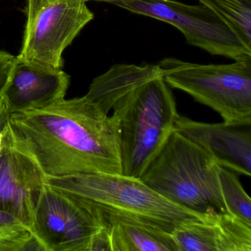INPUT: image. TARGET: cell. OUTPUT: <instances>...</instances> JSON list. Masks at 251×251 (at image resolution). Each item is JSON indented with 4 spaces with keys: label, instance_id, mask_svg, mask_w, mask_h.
Instances as JSON below:
<instances>
[{
    "label": "cell",
    "instance_id": "1",
    "mask_svg": "<svg viewBox=\"0 0 251 251\" xmlns=\"http://www.w3.org/2000/svg\"><path fill=\"white\" fill-rule=\"evenodd\" d=\"M4 139L31 157L47 178L123 174L117 123L86 96L10 114Z\"/></svg>",
    "mask_w": 251,
    "mask_h": 251
},
{
    "label": "cell",
    "instance_id": "2",
    "mask_svg": "<svg viewBox=\"0 0 251 251\" xmlns=\"http://www.w3.org/2000/svg\"><path fill=\"white\" fill-rule=\"evenodd\" d=\"M216 160L173 130L139 179L178 206L205 217L228 213Z\"/></svg>",
    "mask_w": 251,
    "mask_h": 251
},
{
    "label": "cell",
    "instance_id": "3",
    "mask_svg": "<svg viewBox=\"0 0 251 251\" xmlns=\"http://www.w3.org/2000/svg\"><path fill=\"white\" fill-rule=\"evenodd\" d=\"M123 174L140 177L174 130L179 115L163 76L139 82L113 102Z\"/></svg>",
    "mask_w": 251,
    "mask_h": 251
},
{
    "label": "cell",
    "instance_id": "4",
    "mask_svg": "<svg viewBox=\"0 0 251 251\" xmlns=\"http://www.w3.org/2000/svg\"><path fill=\"white\" fill-rule=\"evenodd\" d=\"M46 182L95 203L152 222L170 233L183 223L208 218L170 202L139 177L123 174L79 173L48 177Z\"/></svg>",
    "mask_w": 251,
    "mask_h": 251
},
{
    "label": "cell",
    "instance_id": "5",
    "mask_svg": "<svg viewBox=\"0 0 251 251\" xmlns=\"http://www.w3.org/2000/svg\"><path fill=\"white\" fill-rule=\"evenodd\" d=\"M158 66L169 86L212 108L224 123L251 124V58L202 65L167 58Z\"/></svg>",
    "mask_w": 251,
    "mask_h": 251
},
{
    "label": "cell",
    "instance_id": "6",
    "mask_svg": "<svg viewBox=\"0 0 251 251\" xmlns=\"http://www.w3.org/2000/svg\"><path fill=\"white\" fill-rule=\"evenodd\" d=\"M32 234L40 251H106L93 202L46 181L36 201Z\"/></svg>",
    "mask_w": 251,
    "mask_h": 251
},
{
    "label": "cell",
    "instance_id": "7",
    "mask_svg": "<svg viewBox=\"0 0 251 251\" xmlns=\"http://www.w3.org/2000/svg\"><path fill=\"white\" fill-rule=\"evenodd\" d=\"M86 0H27L20 59L62 69L63 53L93 20Z\"/></svg>",
    "mask_w": 251,
    "mask_h": 251
},
{
    "label": "cell",
    "instance_id": "8",
    "mask_svg": "<svg viewBox=\"0 0 251 251\" xmlns=\"http://www.w3.org/2000/svg\"><path fill=\"white\" fill-rule=\"evenodd\" d=\"M114 5L134 14L168 23L178 29L186 42L234 61L251 58L231 28L215 13L202 5H190L174 0H124Z\"/></svg>",
    "mask_w": 251,
    "mask_h": 251
},
{
    "label": "cell",
    "instance_id": "9",
    "mask_svg": "<svg viewBox=\"0 0 251 251\" xmlns=\"http://www.w3.org/2000/svg\"><path fill=\"white\" fill-rule=\"evenodd\" d=\"M46 179L31 157L4 139L0 151V211L14 216L31 233L36 201Z\"/></svg>",
    "mask_w": 251,
    "mask_h": 251
},
{
    "label": "cell",
    "instance_id": "10",
    "mask_svg": "<svg viewBox=\"0 0 251 251\" xmlns=\"http://www.w3.org/2000/svg\"><path fill=\"white\" fill-rule=\"evenodd\" d=\"M174 129L205 150L219 165L251 176V124L205 123L177 116Z\"/></svg>",
    "mask_w": 251,
    "mask_h": 251
},
{
    "label": "cell",
    "instance_id": "11",
    "mask_svg": "<svg viewBox=\"0 0 251 251\" xmlns=\"http://www.w3.org/2000/svg\"><path fill=\"white\" fill-rule=\"evenodd\" d=\"M70 76L62 69L17 58L4 92L8 114L38 109L65 98Z\"/></svg>",
    "mask_w": 251,
    "mask_h": 251
},
{
    "label": "cell",
    "instance_id": "12",
    "mask_svg": "<svg viewBox=\"0 0 251 251\" xmlns=\"http://www.w3.org/2000/svg\"><path fill=\"white\" fill-rule=\"evenodd\" d=\"M92 202L106 251H178L172 233L158 225Z\"/></svg>",
    "mask_w": 251,
    "mask_h": 251
},
{
    "label": "cell",
    "instance_id": "13",
    "mask_svg": "<svg viewBox=\"0 0 251 251\" xmlns=\"http://www.w3.org/2000/svg\"><path fill=\"white\" fill-rule=\"evenodd\" d=\"M172 234L178 251H251V227L228 213L183 223Z\"/></svg>",
    "mask_w": 251,
    "mask_h": 251
},
{
    "label": "cell",
    "instance_id": "14",
    "mask_svg": "<svg viewBox=\"0 0 251 251\" xmlns=\"http://www.w3.org/2000/svg\"><path fill=\"white\" fill-rule=\"evenodd\" d=\"M223 20L251 50V0H198Z\"/></svg>",
    "mask_w": 251,
    "mask_h": 251
},
{
    "label": "cell",
    "instance_id": "15",
    "mask_svg": "<svg viewBox=\"0 0 251 251\" xmlns=\"http://www.w3.org/2000/svg\"><path fill=\"white\" fill-rule=\"evenodd\" d=\"M218 176L229 214L251 227V200L244 190L236 173L220 165Z\"/></svg>",
    "mask_w": 251,
    "mask_h": 251
},
{
    "label": "cell",
    "instance_id": "16",
    "mask_svg": "<svg viewBox=\"0 0 251 251\" xmlns=\"http://www.w3.org/2000/svg\"><path fill=\"white\" fill-rule=\"evenodd\" d=\"M40 251L31 232L18 219L0 211V251Z\"/></svg>",
    "mask_w": 251,
    "mask_h": 251
},
{
    "label": "cell",
    "instance_id": "17",
    "mask_svg": "<svg viewBox=\"0 0 251 251\" xmlns=\"http://www.w3.org/2000/svg\"><path fill=\"white\" fill-rule=\"evenodd\" d=\"M17 61V56L0 50V95H3L9 83Z\"/></svg>",
    "mask_w": 251,
    "mask_h": 251
},
{
    "label": "cell",
    "instance_id": "18",
    "mask_svg": "<svg viewBox=\"0 0 251 251\" xmlns=\"http://www.w3.org/2000/svg\"><path fill=\"white\" fill-rule=\"evenodd\" d=\"M8 111L2 95H0V127H4L6 125L8 118Z\"/></svg>",
    "mask_w": 251,
    "mask_h": 251
},
{
    "label": "cell",
    "instance_id": "19",
    "mask_svg": "<svg viewBox=\"0 0 251 251\" xmlns=\"http://www.w3.org/2000/svg\"><path fill=\"white\" fill-rule=\"evenodd\" d=\"M5 126H4V127H0V151H2V147H3L4 135H5Z\"/></svg>",
    "mask_w": 251,
    "mask_h": 251
},
{
    "label": "cell",
    "instance_id": "20",
    "mask_svg": "<svg viewBox=\"0 0 251 251\" xmlns=\"http://www.w3.org/2000/svg\"><path fill=\"white\" fill-rule=\"evenodd\" d=\"M86 1H98V2H109V3L114 4L120 1H124V0H86Z\"/></svg>",
    "mask_w": 251,
    "mask_h": 251
}]
</instances>
